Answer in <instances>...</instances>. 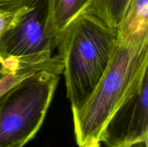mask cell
<instances>
[{"instance_id": "7a4b0ae2", "label": "cell", "mask_w": 148, "mask_h": 147, "mask_svg": "<svg viewBox=\"0 0 148 147\" xmlns=\"http://www.w3.org/2000/svg\"><path fill=\"white\" fill-rule=\"evenodd\" d=\"M117 38L116 30L87 10L57 36L72 109L79 108L93 92L106 70Z\"/></svg>"}, {"instance_id": "4fadbf2b", "label": "cell", "mask_w": 148, "mask_h": 147, "mask_svg": "<svg viewBox=\"0 0 148 147\" xmlns=\"http://www.w3.org/2000/svg\"><path fill=\"white\" fill-rule=\"evenodd\" d=\"M13 60L14 59H9V60L5 61L4 63H3L1 59H0V74L5 73L9 70Z\"/></svg>"}, {"instance_id": "52a82bcc", "label": "cell", "mask_w": 148, "mask_h": 147, "mask_svg": "<svg viewBox=\"0 0 148 147\" xmlns=\"http://www.w3.org/2000/svg\"><path fill=\"white\" fill-rule=\"evenodd\" d=\"M64 65L59 54L48 61L32 62L17 59L10 70L0 79V110L10 89L19 82L30 75L46 69L63 70Z\"/></svg>"}, {"instance_id": "ba28073f", "label": "cell", "mask_w": 148, "mask_h": 147, "mask_svg": "<svg viewBox=\"0 0 148 147\" xmlns=\"http://www.w3.org/2000/svg\"><path fill=\"white\" fill-rule=\"evenodd\" d=\"M117 32L122 38L148 37V0H131Z\"/></svg>"}, {"instance_id": "8992f818", "label": "cell", "mask_w": 148, "mask_h": 147, "mask_svg": "<svg viewBox=\"0 0 148 147\" xmlns=\"http://www.w3.org/2000/svg\"><path fill=\"white\" fill-rule=\"evenodd\" d=\"M92 0H47L46 34L56 39L62 30L91 5Z\"/></svg>"}, {"instance_id": "6da1fadb", "label": "cell", "mask_w": 148, "mask_h": 147, "mask_svg": "<svg viewBox=\"0 0 148 147\" xmlns=\"http://www.w3.org/2000/svg\"><path fill=\"white\" fill-rule=\"evenodd\" d=\"M148 37H118L107 69L93 92L72 109L76 143L83 147L100 142L108 121L147 73Z\"/></svg>"}, {"instance_id": "30bf717a", "label": "cell", "mask_w": 148, "mask_h": 147, "mask_svg": "<svg viewBox=\"0 0 148 147\" xmlns=\"http://www.w3.org/2000/svg\"><path fill=\"white\" fill-rule=\"evenodd\" d=\"M34 0H0V10L17 12L30 5Z\"/></svg>"}, {"instance_id": "8fae6325", "label": "cell", "mask_w": 148, "mask_h": 147, "mask_svg": "<svg viewBox=\"0 0 148 147\" xmlns=\"http://www.w3.org/2000/svg\"><path fill=\"white\" fill-rule=\"evenodd\" d=\"M23 9L17 12H6L0 10V37L2 33L15 21Z\"/></svg>"}, {"instance_id": "9a60e30c", "label": "cell", "mask_w": 148, "mask_h": 147, "mask_svg": "<svg viewBox=\"0 0 148 147\" xmlns=\"http://www.w3.org/2000/svg\"><path fill=\"white\" fill-rule=\"evenodd\" d=\"M17 59H14V60H13V61H12V63L11 66H10V69H9V70H8V71H7V72H5V73L2 74H0V79H1V77H3V76H4V75H5V74H7V72H8V71H10V69H11V68H12V66H13V65H14V63H15V61H17Z\"/></svg>"}, {"instance_id": "277c9868", "label": "cell", "mask_w": 148, "mask_h": 147, "mask_svg": "<svg viewBox=\"0 0 148 147\" xmlns=\"http://www.w3.org/2000/svg\"><path fill=\"white\" fill-rule=\"evenodd\" d=\"M47 0H34L24 7L15 21L0 37V59L32 62L48 61L56 47V39L46 34Z\"/></svg>"}, {"instance_id": "9c48e42d", "label": "cell", "mask_w": 148, "mask_h": 147, "mask_svg": "<svg viewBox=\"0 0 148 147\" xmlns=\"http://www.w3.org/2000/svg\"><path fill=\"white\" fill-rule=\"evenodd\" d=\"M130 2L131 0H92L87 10L117 30Z\"/></svg>"}, {"instance_id": "7c38bea8", "label": "cell", "mask_w": 148, "mask_h": 147, "mask_svg": "<svg viewBox=\"0 0 148 147\" xmlns=\"http://www.w3.org/2000/svg\"><path fill=\"white\" fill-rule=\"evenodd\" d=\"M116 147H148V139L135 141V142L119 146Z\"/></svg>"}, {"instance_id": "5bb4252c", "label": "cell", "mask_w": 148, "mask_h": 147, "mask_svg": "<svg viewBox=\"0 0 148 147\" xmlns=\"http://www.w3.org/2000/svg\"><path fill=\"white\" fill-rule=\"evenodd\" d=\"M83 147H101V144L100 142H92Z\"/></svg>"}, {"instance_id": "5b68a950", "label": "cell", "mask_w": 148, "mask_h": 147, "mask_svg": "<svg viewBox=\"0 0 148 147\" xmlns=\"http://www.w3.org/2000/svg\"><path fill=\"white\" fill-rule=\"evenodd\" d=\"M148 73L106 125L100 142L116 147L148 139Z\"/></svg>"}, {"instance_id": "3957f363", "label": "cell", "mask_w": 148, "mask_h": 147, "mask_svg": "<svg viewBox=\"0 0 148 147\" xmlns=\"http://www.w3.org/2000/svg\"><path fill=\"white\" fill-rule=\"evenodd\" d=\"M63 70L46 69L8 92L0 110V147H23L41 128Z\"/></svg>"}]
</instances>
